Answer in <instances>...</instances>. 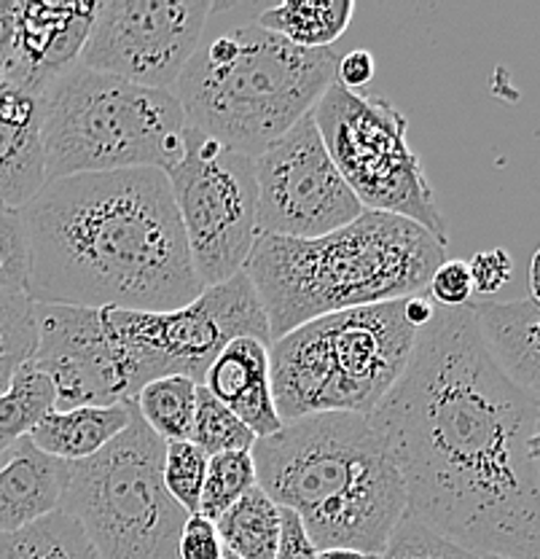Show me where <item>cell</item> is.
Here are the masks:
<instances>
[{
	"mask_svg": "<svg viewBox=\"0 0 540 559\" xmlns=\"http://www.w3.org/2000/svg\"><path fill=\"white\" fill-rule=\"evenodd\" d=\"M369 423L406 514L476 555L540 559V401L492 360L468 307H435Z\"/></svg>",
	"mask_w": 540,
	"mask_h": 559,
	"instance_id": "obj_1",
	"label": "cell"
},
{
	"mask_svg": "<svg viewBox=\"0 0 540 559\" xmlns=\"http://www.w3.org/2000/svg\"><path fill=\"white\" fill-rule=\"evenodd\" d=\"M33 305L170 312L202 285L170 180L121 170L49 180L22 207Z\"/></svg>",
	"mask_w": 540,
	"mask_h": 559,
	"instance_id": "obj_2",
	"label": "cell"
},
{
	"mask_svg": "<svg viewBox=\"0 0 540 559\" xmlns=\"http://www.w3.org/2000/svg\"><path fill=\"white\" fill-rule=\"evenodd\" d=\"M255 481L293 511L323 549L382 555L406 514V489L393 454L369 417L331 412L286 423L251 447Z\"/></svg>",
	"mask_w": 540,
	"mask_h": 559,
	"instance_id": "obj_3",
	"label": "cell"
},
{
	"mask_svg": "<svg viewBox=\"0 0 540 559\" xmlns=\"http://www.w3.org/2000/svg\"><path fill=\"white\" fill-rule=\"evenodd\" d=\"M446 245L400 215L363 210L315 240L259 237L248 255L272 342L323 318L425 294Z\"/></svg>",
	"mask_w": 540,
	"mask_h": 559,
	"instance_id": "obj_4",
	"label": "cell"
},
{
	"mask_svg": "<svg viewBox=\"0 0 540 559\" xmlns=\"http://www.w3.org/2000/svg\"><path fill=\"white\" fill-rule=\"evenodd\" d=\"M336 62L334 49H296L248 22L200 40L170 92L189 130L255 159L312 114Z\"/></svg>",
	"mask_w": 540,
	"mask_h": 559,
	"instance_id": "obj_5",
	"label": "cell"
},
{
	"mask_svg": "<svg viewBox=\"0 0 540 559\" xmlns=\"http://www.w3.org/2000/svg\"><path fill=\"white\" fill-rule=\"evenodd\" d=\"M404 299L323 314L269 345L283 425L312 415L369 417L406 371L417 340Z\"/></svg>",
	"mask_w": 540,
	"mask_h": 559,
	"instance_id": "obj_6",
	"label": "cell"
},
{
	"mask_svg": "<svg viewBox=\"0 0 540 559\" xmlns=\"http://www.w3.org/2000/svg\"><path fill=\"white\" fill-rule=\"evenodd\" d=\"M172 92L145 90L75 62L40 92L46 183L73 175L161 170L183 154Z\"/></svg>",
	"mask_w": 540,
	"mask_h": 559,
	"instance_id": "obj_7",
	"label": "cell"
},
{
	"mask_svg": "<svg viewBox=\"0 0 540 559\" xmlns=\"http://www.w3.org/2000/svg\"><path fill=\"white\" fill-rule=\"evenodd\" d=\"M165 441L132 409L130 425L71 463L60 509L84 527L100 559H178L185 511L161 479Z\"/></svg>",
	"mask_w": 540,
	"mask_h": 559,
	"instance_id": "obj_8",
	"label": "cell"
},
{
	"mask_svg": "<svg viewBox=\"0 0 540 559\" xmlns=\"http://www.w3.org/2000/svg\"><path fill=\"white\" fill-rule=\"evenodd\" d=\"M317 132L363 210L400 215L449 240L435 191L409 145V119L380 95L331 84L312 108Z\"/></svg>",
	"mask_w": 540,
	"mask_h": 559,
	"instance_id": "obj_9",
	"label": "cell"
},
{
	"mask_svg": "<svg viewBox=\"0 0 540 559\" xmlns=\"http://www.w3.org/2000/svg\"><path fill=\"white\" fill-rule=\"evenodd\" d=\"M106 320L124 349L135 395L145 382L172 374L202 384L213 358L240 336L272 345L264 307L245 270L202 288L200 296L180 310H106Z\"/></svg>",
	"mask_w": 540,
	"mask_h": 559,
	"instance_id": "obj_10",
	"label": "cell"
},
{
	"mask_svg": "<svg viewBox=\"0 0 540 559\" xmlns=\"http://www.w3.org/2000/svg\"><path fill=\"white\" fill-rule=\"evenodd\" d=\"M165 175L202 288L245 270L259 240L251 156L185 127L183 154Z\"/></svg>",
	"mask_w": 540,
	"mask_h": 559,
	"instance_id": "obj_11",
	"label": "cell"
},
{
	"mask_svg": "<svg viewBox=\"0 0 540 559\" xmlns=\"http://www.w3.org/2000/svg\"><path fill=\"white\" fill-rule=\"evenodd\" d=\"M218 3L211 0H106L79 62L145 90L170 92L200 46Z\"/></svg>",
	"mask_w": 540,
	"mask_h": 559,
	"instance_id": "obj_12",
	"label": "cell"
},
{
	"mask_svg": "<svg viewBox=\"0 0 540 559\" xmlns=\"http://www.w3.org/2000/svg\"><path fill=\"white\" fill-rule=\"evenodd\" d=\"M259 237L315 240L352 224L363 207L307 114L253 159Z\"/></svg>",
	"mask_w": 540,
	"mask_h": 559,
	"instance_id": "obj_13",
	"label": "cell"
},
{
	"mask_svg": "<svg viewBox=\"0 0 540 559\" xmlns=\"http://www.w3.org/2000/svg\"><path fill=\"white\" fill-rule=\"evenodd\" d=\"M36 325L31 360L55 384L57 412L135 401L130 366L106 310L36 305Z\"/></svg>",
	"mask_w": 540,
	"mask_h": 559,
	"instance_id": "obj_14",
	"label": "cell"
},
{
	"mask_svg": "<svg viewBox=\"0 0 540 559\" xmlns=\"http://www.w3.org/2000/svg\"><path fill=\"white\" fill-rule=\"evenodd\" d=\"M97 3H38L16 0L14 44L0 68V81L20 90L40 92L73 68L89 38Z\"/></svg>",
	"mask_w": 540,
	"mask_h": 559,
	"instance_id": "obj_15",
	"label": "cell"
},
{
	"mask_svg": "<svg viewBox=\"0 0 540 559\" xmlns=\"http://www.w3.org/2000/svg\"><path fill=\"white\" fill-rule=\"evenodd\" d=\"M202 388L229 406L255 439L275 436L283 428L269 382V345L240 336L229 342L207 366Z\"/></svg>",
	"mask_w": 540,
	"mask_h": 559,
	"instance_id": "obj_16",
	"label": "cell"
},
{
	"mask_svg": "<svg viewBox=\"0 0 540 559\" xmlns=\"http://www.w3.org/2000/svg\"><path fill=\"white\" fill-rule=\"evenodd\" d=\"M44 186L40 97L0 81V205L22 210Z\"/></svg>",
	"mask_w": 540,
	"mask_h": 559,
	"instance_id": "obj_17",
	"label": "cell"
},
{
	"mask_svg": "<svg viewBox=\"0 0 540 559\" xmlns=\"http://www.w3.org/2000/svg\"><path fill=\"white\" fill-rule=\"evenodd\" d=\"M71 463L49 457L31 436L0 454V533H14L60 509Z\"/></svg>",
	"mask_w": 540,
	"mask_h": 559,
	"instance_id": "obj_18",
	"label": "cell"
},
{
	"mask_svg": "<svg viewBox=\"0 0 540 559\" xmlns=\"http://www.w3.org/2000/svg\"><path fill=\"white\" fill-rule=\"evenodd\" d=\"M476 331L501 371L525 393L540 390V301L527 294L514 301H468Z\"/></svg>",
	"mask_w": 540,
	"mask_h": 559,
	"instance_id": "obj_19",
	"label": "cell"
},
{
	"mask_svg": "<svg viewBox=\"0 0 540 559\" xmlns=\"http://www.w3.org/2000/svg\"><path fill=\"white\" fill-rule=\"evenodd\" d=\"M135 404L113 406H75V409L51 412L36 425L31 441L49 457L62 463H81L108 447L130 425Z\"/></svg>",
	"mask_w": 540,
	"mask_h": 559,
	"instance_id": "obj_20",
	"label": "cell"
},
{
	"mask_svg": "<svg viewBox=\"0 0 540 559\" xmlns=\"http://www.w3.org/2000/svg\"><path fill=\"white\" fill-rule=\"evenodd\" d=\"M352 14V0H286L259 11L253 22L296 49L321 51L334 49L336 40L350 27Z\"/></svg>",
	"mask_w": 540,
	"mask_h": 559,
	"instance_id": "obj_21",
	"label": "cell"
},
{
	"mask_svg": "<svg viewBox=\"0 0 540 559\" xmlns=\"http://www.w3.org/2000/svg\"><path fill=\"white\" fill-rule=\"evenodd\" d=\"M283 511L255 485L216 522L224 551L240 559H275Z\"/></svg>",
	"mask_w": 540,
	"mask_h": 559,
	"instance_id": "obj_22",
	"label": "cell"
},
{
	"mask_svg": "<svg viewBox=\"0 0 540 559\" xmlns=\"http://www.w3.org/2000/svg\"><path fill=\"white\" fill-rule=\"evenodd\" d=\"M0 559H100L84 527L57 509L44 520L0 533Z\"/></svg>",
	"mask_w": 540,
	"mask_h": 559,
	"instance_id": "obj_23",
	"label": "cell"
},
{
	"mask_svg": "<svg viewBox=\"0 0 540 559\" xmlns=\"http://www.w3.org/2000/svg\"><path fill=\"white\" fill-rule=\"evenodd\" d=\"M55 384L31 358H25L0 393V454L31 436L40 419L55 412Z\"/></svg>",
	"mask_w": 540,
	"mask_h": 559,
	"instance_id": "obj_24",
	"label": "cell"
},
{
	"mask_svg": "<svg viewBox=\"0 0 540 559\" xmlns=\"http://www.w3.org/2000/svg\"><path fill=\"white\" fill-rule=\"evenodd\" d=\"M196 390H200V384L185 380V377H159V380L145 382L132 404H135L143 423L165 444L189 441L191 425H194Z\"/></svg>",
	"mask_w": 540,
	"mask_h": 559,
	"instance_id": "obj_25",
	"label": "cell"
},
{
	"mask_svg": "<svg viewBox=\"0 0 540 559\" xmlns=\"http://www.w3.org/2000/svg\"><path fill=\"white\" fill-rule=\"evenodd\" d=\"M259 481H255V463L251 450L213 454V457H207V471L205 481H202L196 514L207 516L211 522H218Z\"/></svg>",
	"mask_w": 540,
	"mask_h": 559,
	"instance_id": "obj_26",
	"label": "cell"
},
{
	"mask_svg": "<svg viewBox=\"0 0 540 559\" xmlns=\"http://www.w3.org/2000/svg\"><path fill=\"white\" fill-rule=\"evenodd\" d=\"M189 441L200 447L207 457H213V454L251 450L255 444V436L245 428V423H242L229 406L213 399V395L200 384V390H196L194 425H191Z\"/></svg>",
	"mask_w": 540,
	"mask_h": 559,
	"instance_id": "obj_27",
	"label": "cell"
},
{
	"mask_svg": "<svg viewBox=\"0 0 540 559\" xmlns=\"http://www.w3.org/2000/svg\"><path fill=\"white\" fill-rule=\"evenodd\" d=\"M207 454L191 441H170L165 444V460H161V479L167 492L176 500L185 514H196L200 509L202 481H205Z\"/></svg>",
	"mask_w": 540,
	"mask_h": 559,
	"instance_id": "obj_28",
	"label": "cell"
},
{
	"mask_svg": "<svg viewBox=\"0 0 540 559\" xmlns=\"http://www.w3.org/2000/svg\"><path fill=\"white\" fill-rule=\"evenodd\" d=\"M380 559H479V555L444 538L411 514H404L387 538Z\"/></svg>",
	"mask_w": 540,
	"mask_h": 559,
	"instance_id": "obj_29",
	"label": "cell"
},
{
	"mask_svg": "<svg viewBox=\"0 0 540 559\" xmlns=\"http://www.w3.org/2000/svg\"><path fill=\"white\" fill-rule=\"evenodd\" d=\"M36 336V305L25 294L0 290V355L31 358Z\"/></svg>",
	"mask_w": 540,
	"mask_h": 559,
	"instance_id": "obj_30",
	"label": "cell"
},
{
	"mask_svg": "<svg viewBox=\"0 0 540 559\" xmlns=\"http://www.w3.org/2000/svg\"><path fill=\"white\" fill-rule=\"evenodd\" d=\"M27 231L22 210L0 205V290L25 294Z\"/></svg>",
	"mask_w": 540,
	"mask_h": 559,
	"instance_id": "obj_31",
	"label": "cell"
},
{
	"mask_svg": "<svg viewBox=\"0 0 540 559\" xmlns=\"http://www.w3.org/2000/svg\"><path fill=\"white\" fill-rule=\"evenodd\" d=\"M428 296L435 307L444 310H457L473 301V283H470L468 264L463 259H446L441 261L439 270L433 272L431 283H428Z\"/></svg>",
	"mask_w": 540,
	"mask_h": 559,
	"instance_id": "obj_32",
	"label": "cell"
},
{
	"mask_svg": "<svg viewBox=\"0 0 540 559\" xmlns=\"http://www.w3.org/2000/svg\"><path fill=\"white\" fill-rule=\"evenodd\" d=\"M466 264L470 283H473V294L481 296H495L514 275V261H511V253L505 248L479 250V253L470 255Z\"/></svg>",
	"mask_w": 540,
	"mask_h": 559,
	"instance_id": "obj_33",
	"label": "cell"
},
{
	"mask_svg": "<svg viewBox=\"0 0 540 559\" xmlns=\"http://www.w3.org/2000/svg\"><path fill=\"white\" fill-rule=\"evenodd\" d=\"M224 544L218 538L216 522L202 514L185 516L178 535V559H220Z\"/></svg>",
	"mask_w": 540,
	"mask_h": 559,
	"instance_id": "obj_34",
	"label": "cell"
},
{
	"mask_svg": "<svg viewBox=\"0 0 540 559\" xmlns=\"http://www.w3.org/2000/svg\"><path fill=\"white\" fill-rule=\"evenodd\" d=\"M283 511V524H280V540H277V555L275 559H317L315 544L307 535L304 524L293 511Z\"/></svg>",
	"mask_w": 540,
	"mask_h": 559,
	"instance_id": "obj_35",
	"label": "cell"
},
{
	"mask_svg": "<svg viewBox=\"0 0 540 559\" xmlns=\"http://www.w3.org/2000/svg\"><path fill=\"white\" fill-rule=\"evenodd\" d=\"M374 73L376 60L369 49L347 51L336 62V84L347 86L352 92H363V86H369L374 81Z\"/></svg>",
	"mask_w": 540,
	"mask_h": 559,
	"instance_id": "obj_36",
	"label": "cell"
},
{
	"mask_svg": "<svg viewBox=\"0 0 540 559\" xmlns=\"http://www.w3.org/2000/svg\"><path fill=\"white\" fill-rule=\"evenodd\" d=\"M14 16L16 0H0V68H3L11 57V44H14Z\"/></svg>",
	"mask_w": 540,
	"mask_h": 559,
	"instance_id": "obj_37",
	"label": "cell"
},
{
	"mask_svg": "<svg viewBox=\"0 0 540 559\" xmlns=\"http://www.w3.org/2000/svg\"><path fill=\"white\" fill-rule=\"evenodd\" d=\"M404 312H406V320H409L415 329H422L425 323H431L433 312H435V305L431 301V296L428 294H417V296H406L404 299Z\"/></svg>",
	"mask_w": 540,
	"mask_h": 559,
	"instance_id": "obj_38",
	"label": "cell"
},
{
	"mask_svg": "<svg viewBox=\"0 0 540 559\" xmlns=\"http://www.w3.org/2000/svg\"><path fill=\"white\" fill-rule=\"evenodd\" d=\"M317 559H380V555H369V551H358V549H323L317 551Z\"/></svg>",
	"mask_w": 540,
	"mask_h": 559,
	"instance_id": "obj_39",
	"label": "cell"
},
{
	"mask_svg": "<svg viewBox=\"0 0 540 559\" xmlns=\"http://www.w3.org/2000/svg\"><path fill=\"white\" fill-rule=\"evenodd\" d=\"M22 364V358H11V355H0V393L5 390V384H9L11 374H14L16 366Z\"/></svg>",
	"mask_w": 540,
	"mask_h": 559,
	"instance_id": "obj_40",
	"label": "cell"
},
{
	"mask_svg": "<svg viewBox=\"0 0 540 559\" xmlns=\"http://www.w3.org/2000/svg\"><path fill=\"white\" fill-rule=\"evenodd\" d=\"M479 559H508V557H497V555H479Z\"/></svg>",
	"mask_w": 540,
	"mask_h": 559,
	"instance_id": "obj_41",
	"label": "cell"
},
{
	"mask_svg": "<svg viewBox=\"0 0 540 559\" xmlns=\"http://www.w3.org/2000/svg\"><path fill=\"white\" fill-rule=\"evenodd\" d=\"M220 559H240V557H235V555H231V551H224V555H220Z\"/></svg>",
	"mask_w": 540,
	"mask_h": 559,
	"instance_id": "obj_42",
	"label": "cell"
}]
</instances>
